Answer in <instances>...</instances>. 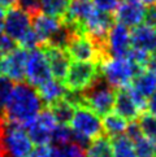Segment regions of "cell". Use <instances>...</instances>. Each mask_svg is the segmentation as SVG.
<instances>
[{"instance_id":"obj_1","label":"cell","mask_w":156,"mask_h":157,"mask_svg":"<svg viewBox=\"0 0 156 157\" xmlns=\"http://www.w3.org/2000/svg\"><path fill=\"white\" fill-rule=\"evenodd\" d=\"M43 103L35 87L29 83H14L4 103V120L26 126L42 110Z\"/></svg>"},{"instance_id":"obj_2","label":"cell","mask_w":156,"mask_h":157,"mask_svg":"<svg viewBox=\"0 0 156 157\" xmlns=\"http://www.w3.org/2000/svg\"><path fill=\"white\" fill-rule=\"evenodd\" d=\"M99 74L113 88H125L131 83L134 77L142 70L129 56L111 57L107 56L100 61Z\"/></svg>"},{"instance_id":"obj_3","label":"cell","mask_w":156,"mask_h":157,"mask_svg":"<svg viewBox=\"0 0 156 157\" xmlns=\"http://www.w3.org/2000/svg\"><path fill=\"white\" fill-rule=\"evenodd\" d=\"M68 126L73 134V139L82 144L83 147L88 142L100 136L103 132L100 116H98L95 112H92L90 108L82 104L77 105L74 108Z\"/></svg>"},{"instance_id":"obj_4","label":"cell","mask_w":156,"mask_h":157,"mask_svg":"<svg viewBox=\"0 0 156 157\" xmlns=\"http://www.w3.org/2000/svg\"><path fill=\"white\" fill-rule=\"evenodd\" d=\"M0 147L4 157H25L34 144L24 126L3 120L0 122Z\"/></svg>"},{"instance_id":"obj_5","label":"cell","mask_w":156,"mask_h":157,"mask_svg":"<svg viewBox=\"0 0 156 157\" xmlns=\"http://www.w3.org/2000/svg\"><path fill=\"white\" fill-rule=\"evenodd\" d=\"M116 91L102 77L81 94L82 105H86L98 116H105L113 110Z\"/></svg>"},{"instance_id":"obj_6","label":"cell","mask_w":156,"mask_h":157,"mask_svg":"<svg viewBox=\"0 0 156 157\" xmlns=\"http://www.w3.org/2000/svg\"><path fill=\"white\" fill-rule=\"evenodd\" d=\"M69 59L78 63H100L107 57L102 44L95 42L86 34H77L65 48Z\"/></svg>"},{"instance_id":"obj_7","label":"cell","mask_w":156,"mask_h":157,"mask_svg":"<svg viewBox=\"0 0 156 157\" xmlns=\"http://www.w3.org/2000/svg\"><path fill=\"white\" fill-rule=\"evenodd\" d=\"M99 68L96 63H78L70 64L68 73L64 78V85L69 92L82 94L87 90L98 78Z\"/></svg>"},{"instance_id":"obj_8","label":"cell","mask_w":156,"mask_h":157,"mask_svg":"<svg viewBox=\"0 0 156 157\" xmlns=\"http://www.w3.org/2000/svg\"><path fill=\"white\" fill-rule=\"evenodd\" d=\"M59 122L55 118L51 109H42L37 114L35 118H33L25 126L27 135L31 139L33 144L35 145H44L51 144L53 132L56 130Z\"/></svg>"},{"instance_id":"obj_9","label":"cell","mask_w":156,"mask_h":157,"mask_svg":"<svg viewBox=\"0 0 156 157\" xmlns=\"http://www.w3.org/2000/svg\"><path fill=\"white\" fill-rule=\"evenodd\" d=\"M52 78L46 53L42 48H34L27 51L25 65V79L33 87H38L47 79Z\"/></svg>"},{"instance_id":"obj_10","label":"cell","mask_w":156,"mask_h":157,"mask_svg":"<svg viewBox=\"0 0 156 157\" xmlns=\"http://www.w3.org/2000/svg\"><path fill=\"white\" fill-rule=\"evenodd\" d=\"M31 30V16L24 12L18 7L9 8L8 12H5L4 24H3V33L12 38L16 43L24 38L27 33Z\"/></svg>"},{"instance_id":"obj_11","label":"cell","mask_w":156,"mask_h":157,"mask_svg":"<svg viewBox=\"0 0 156 157\" xmlns=\"http://www.w3.org/2000/svg\"><path fill=\"white\" fill-rule=\"evenodd\" d=\"M113 13L116 24H120L127 29H134L144 24L146 5L141 3V0H124L122 3H119Z\"/></svg>"},{"instance_id":"obj_12","label":"cell","mask_w":156,"mask_h":157,"mask_svg":"<svg viewBox=\"0 0 156 157\" xmlns=\"http://www.w3.org/2000/svg\"><path fill=\"white\" fill-rule=\"evenodd\" d=\"M113 24H115V18L112 14L102 12V10L95 8L92 10V13L86 18V21L82 24L81 29L83 34L92 38L95 42H98L104 47L105 36H107L108 31Z\"/></svg>"},{"instance_id":"obj_13","label":"cell","mask_w":156,"mask_h":157,"mask_svg":"<svg viewBox=\"0 0 156 157\" xmlns=\"http://www.w3.org/2000/svg\"><path fill=\"white\" fill-rule=\"evenodd\" d=\"M27 49L17 48L4 55L0 60V75L8 78L10 82H22L25 79V65Z\"/></svg>"},{"instance_id":"obj_14","label":"cell","mask_w":156,"mask_h":157,"mask_svg":"<svg viewBox=\"0 0 156 157\" xmlns=\"http://www.w3.org/2000/svg\"><path fill=\"white\" fill-rule=\"evenodd\" d=\"M104 48L107 56L111 57H124L131 49L130 30L120 24H113L104 40Z\"/></svg>"},{"instance_id":"obj_15","label":"cell","mask_w":156,"mask_h":157,"mask_svg":"<svg viewBox=\"0 0 156 157\" xmlns=\"http://www.w3.org/2000/svg\"><path fill=\"white\" fill-rule=\"evenodd\" d=\"M129 91L131 92L133 98L135 99L137 104L142 110L146 109L148 99L156 92V75L148 69H142L134 77L129 86Z\"/></svg>"},{"instance_id":"obj_16","label":"cell","mask_w":156,"mask_h":157,"mask_svg":"<svg viewBox=\"0 0 156 157\" xmlns=\"http://www.w3.org/2000/svg\"><path fill=\"white\" fill-rule=\"evenodd\" d=\"M131 51L152 55L156 52V30L155 27L142 24L130 31Z\"/></svg>"},{"instance_id":"obj_17","label":"cell","mask_w":156,"mask_h":157,"mask_svg":"<svg viewBox=\"0 0 156 157\" xmlns=\"http://www.w3.org/2000/svg\"><path fill=\"white\" fill-rule=\"evenodd\" d=\"M63 25V21L60 18H55L51 16L38 13L34 16V20H31V27L37 34L41 44H48L51 42L53 35Z\"/></svg>"},{"instance_id":"obj_18","label":"cell","mask_w":156,"mask_h":157,"mask_svg":"<svg viewBox=\"0 0 156 157\" xmlns=\"http://www.w3.org/2000/svg\"><path fill=\"white\" fill-rule=\"evenodd\" d=\"M113 109L116 114H119L126 121H135L142 112L127 87L120 88L119 92L116 94Z\"/></svg>"},{"instance_id":"obj_19","label":"cell","mask_w":156,"mask_h":157,"mask_svg":"<svg viewBox=\"0 0 156 157\" xmlns=\"http://www.w3.org/2000/svg\"><path fill=\"white\" fill-rule=\"evenodd\" d=\"M43 51L46 53L52 77L59 81H64L70 66V59L66 51L57 47H52V46H44Z\"/></svg>"},{"instance_id":"obj_20","label":"cell","mask_w":156,"mask_h":157,"mask_svg":"<svg viewBox=\"0 0 156 157\" xmlns=\"http://www.w3.org/2000/svg\"><path fill=\"white\" fill-rule=\"evenodd\" d=\"M125 135L131 140L137 157H156V143L143 135L135 121L127 125Z\"/></svg>"},{"instance_id":"obj_21","label":"cell","mask_w":156,"mask_h":157,"mask_svg":"<svg viewBox=\"0 0 156 157\" xmlns=\"http://www.w3.org/2000/svg\"><path fill=\"white\" fill-rule=\"evenodd\" d=\"M37 91L43 104L52 106L55 103H57L61 99L65 98L68 90H66L63 81H59L52 77L49 79H47L44 83H42L41 86H38Z\"/></svg>"},{"instance_id":"obj_22","label":"cell","mask_w":156,"mask_h":157,"mask_svg":"<svg viewBox=\"0 0 156 157\" xmlns=\"http://www.w3.org/2000/svg\"><path fill=\"white\" fill-rule=\"evenodd\" d=\"M102 125H103V132H105V135L111 138H116L124 135L129 123H127L125 118L116 114L115 112H111V113L104 116Z\"/></svg>"},{"instance_id":"obj_23","label":"cell","mask_w":156,"mask_h":157,"mask_svg":"<svg viewBox=\"0 0 156 157\" xmlns=\"http://www.w3.org/2000/svg\"><path fill=\"white\" fill-rule=\"evenodd\" d=\"M85 149L86 157H113L112 142L107 136H98L88 142Z\"/></svg>"},{"instance_id":"obj_24","label":"cell","mask_w":156,"mask_h":157,"mask_svg":"<svg viewBox=\"0 0 156 157\" xmlns=\"http://www.w3.org/2000/svg\"><path fill=\"white\" fill-rule=\"evenodd\" d=\"M52 157H86L85 148L76 140H69L66 143L53 144Z\"/></svg>"},{"instance_id":"obj_25","label":"cell","mask_w":156,"mask_h":157,"mask_svg":"<svg viewBox=\"0 0 156 157\" xmlns=\"http://www.w3.org/2000/svg\"><path fill=\"white\" fill-rule=\"evenodd\" d=\"M70 0H41V13L55 18H63L68 12Z\"/></svg>"},{"instance_id":"obj_26","label":"cell","mask_w":156,"mask_h":157,"mask_svg":"<svg viewBox=\"0 0 156 157\" xmlns=\"http://www.w3.org/2000/svg\"><path fill=\"white\" fill-rule=\"evenodd\" d=\"M76 106L77 105H74L69 99L64 98V99H61L60 101L55 103L52 106H49V109H51V112L53 113L55 118H56V121L59 123H61V125H68Z\"/></svg>"},{"instance_id":"obj_27","label":"cell","mask_w":156,"mask_h":157,"mask_svg":"<svg viewBox=\"0 0 156 157\" xmlns=\"http://www.w3.org/2000/svg\"><path fill=\"white\" fill-rule=\"evenodd\" d=\"M112 152H113V157H137L131 140L125 134L113 138Z\"/></svg>"},{"instance_id":"obj_28","label":"cell","mask_w":156,"mask_h":157,"mask_svg":"<svg viewBox=\"0 0 156 157\" xmlns=\"http://www.w3.org/2000/svg\"><path fill=\"white\" fill-rule=\"evenodd\" d=\"M138 127L146 138L156 143V117L151 113H141L138 120Z\"/></svg>"},{"instance_id":"obj_29","label":"cell","mask_w":156,"mask_h":157,"mask_svg":"<svg viewBox=\"0 0 156 157\" xmlns=\"http://www.w3.org/2000/svg\"><path fill=\"white\" fill-rule=\"evenodd\" d=\"M17 7L31 17L41 13V0H17Z\"/></svg>"},{"instance_id":"obj_30","label":"cell","mask_w":156,"mask_h":157,"mask_svg":"<svg viewBox=\"0 0 156 157\" xmlns=\"http://www.w3.org/2000/svg\"><path fill=\"white\" fill-rule=\"evenodd\" d=\"M92 3L96 9L112 14L119 5V0H92Z\"/></svg>"},{"instance_id":"obj_31","label":"cell","mask_w":156,"mask_h":157,"mask_svg":"<svg viewBox=\"0 0 156 157\" xmlns=\"http://www.w3.org/2000/svg\"><path fill=\"white\" fill-rule=\"evenodd\" d=\"M14 48H16V42L7 34H4L3 31H0V57L9 53Z\"/></svg>"},{"instance_id":"obj_32","label":"cell","mask_w":156,"mask_h":157,"mask_svg":"<svg viewBox=\"0 0 156 157\" xmlns=\"http://www.w3.org/2000/svg\"><path fill=\"white\" fill-rule=\"evenodd\" d=\"M25 157H52V147L49 144L35 145Z\"/></svg>"},{"instance_id":"obj_33","label":"cell","mask_w":156,"mask_h":157,"mask_svg":"<svg viewBox=\"0 0 156 157\" xmlns=\"http://www.w3.org/2000/svg\"><path fill=\"white\" fill-rule=\"evenodd\" d=\"M144 24L150 25L156 29V5H150L146 8V17H144Z\"/></svg>"},{"instance_id":"obj_34","label":"cell","mask_w":156,"mask_h":157,"mask_svg":"<svg viewBox=\"0 0 156 157\" xmlns=\"http://www.w3.org/2000/svg\"><path fill=\"white\" fill-rule=\"evenodd\" d=\"M146 108L148 109V113H151L152 116L156 117V92L152 95L151 98L148 99V101H147V106Z\"/></svg>"},{"instance_id":"obj_35","label":"cell","mask_w":156,"mask_h":157,"mask_svg":"<svg viewBox=\"0 0 156 157\" xmlns=\"http://www.w3.org/2000/svg\"><path fill=\"white\" fill-rule=\"evenodd\" d=\"M147 66H148V70L154 73L156 75V52H154L148 59V63H147Z\"/></svg>"},{"instance_id":"obj_36","label":"cell","mask_w":156,"mask_h":157,"mask_svg":"<svg viewBox=\"0 0 156 157\" xmlns=\"http://www.w3.org/2000/svg\"><path fill=\"white\" fill-rule=\"evenodd\" d=\"M17 4V0H0V7L3 8H12L16 7Z\"/></svg>"},{"instance_id":"obj_37","label":"cell","mask_w":156,"mask_h":157,"mask_svg":"<svg viewBox=\"0 0 156 157\" xmlns=\"http://www.w3.org/2000/svg\"><path fill=\"white\" fill-rule=\"evenodd\" d=\"M4 17H5V10L3 7H0V31L3 30V24H4Z\"/></svg>"},{"instance_id":"obj_38","label":"cell","mask_w":156,"mask_h":157,"mask_svg":"<svg viewBox=\"0 0 156 157\" xmlns=\"http://www.w3.org/2000/svg\"><path fill=\"white\" fill-rule=\"evenodd\" d=\"M141 3H143L146 7H150V5H156V0H141Z\"/></svg>"},{"instance_id":"obj_39","label":"cell","mask_w":156,"mask_h":157,"mask_svg":"<svg viewBox=\"0 0 156 157\" xmlns=\"http://www.w3.org/2000/svg\"><path fill=\"white\" fill-rule=\"evenodd\" d=\"M0 157H4V155H3V151H2V147H0Z\"/></svg>"},{"instance_id":"obj_40","label":"cell","mask_w":156,"mask_h":157,"mask_svg":"<svg viewBox=\"0 0 156 157\" xmlns=\"http://www.w3.org/2000/svg\"><path fill=\"white\" fill-rule=\"evenodd\" d=\"M155 30H156V29H155Z\"/></svg>"}]
</instances>
